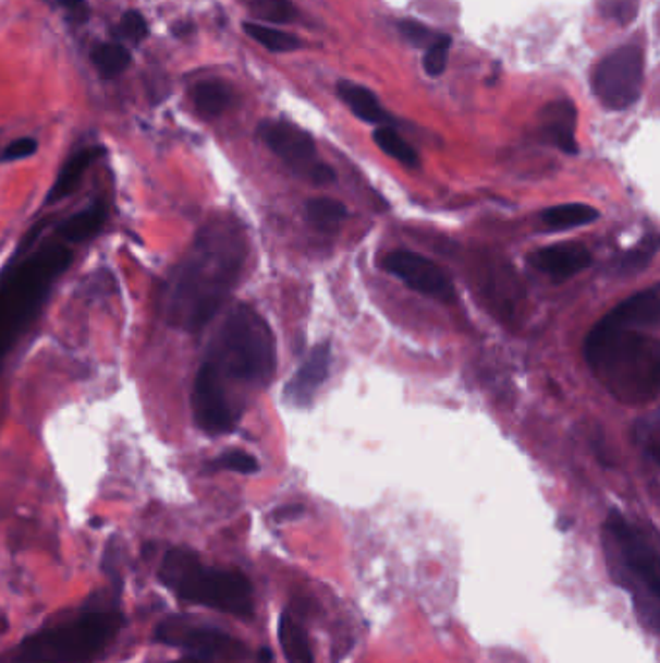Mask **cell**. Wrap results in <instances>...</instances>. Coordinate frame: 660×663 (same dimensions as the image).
<instances>
[{"mask_svg": "<svg viewBox=\"0 0 660 663\" xmlns=\"http://www.w3.org/2000/svg\"><path fill=\"white\" fill-rule=\"evenodd\" d=\"M174 663H213L211 662V658H200V655H194V658H186V660H181V662Z\"/></svg>", "mask_w": 660, "mask_h": 663, "instance_id": "obj_35", "label": "cell"}, {"mask_svg": "<svg viewBox=\"0 0 660 663\" xmlns=\"http://www.w3.org/2000/svg\"><path fill=\"white\" fill-rule=\"evenodd\" d=\"M592 256L587 246L579 243L550 244L530 256V264L548 278L562 284L591 266Z\"/></svg>", "mask_w": 660, "mask_h": 663, "instance_id": "obj_12", "label": "cell"}, {"mask_svg": "<svg viewBox=\"0 0 660 663\" xmlns=\"http://www.w3.org/2000/svg\"><path fill=\"white\" fill-rule=\"evenodd\" d=\"M660 288L639 291L614 306L589 332L583 353L597 381L616 400L647 403L659 394Z\"/></svg>", "mask_w": 660, "mask_h": 663, "instance_id": "obj_2", "label": "cell"}, {"mask_svg": "<svg viewBox=\"0 0 660 663\" xmlns=\"http://www.w3.org/2000/svg\"><path fill=\"white\" fill-rule=\"evenodd\" d=\"M331 349L328 343L316 346L298 366L285 388V398L296 408H306L330 375Z\"/></svg>", "mask_w": 660, "mask_h": 663, "instance_id": "obj_13", "label": "cell"}, {"mask_svg": "<svg viewBox=\"0 0 660 663\" xmlns=\"http://www.w3.org/2000/svg\"><path fill=\"white\" fill-rule=\"evenodd\" d=\"M657 251H659V241L655 237H647L641 243L622 256V261L616 266L618 274L627 276V274H635V272H644L651 264Z\"/></svg>", "mask_w": 660, "mask_h": 663, "instance_id": "obj_26", "label": "cell"}, {"mask_svg": "<svg viewBox=\"0 0 660 663\" xmlns=\"http://www.w3.org/2000/svg\"><path fill=\"white\" fill-rule=\"evenodd\" d=\"M599 219V212L589 204H560L542 212V224L550 231H567L575 227L589 226Z\"/></svg>", "mask_w": 660, "mask_h": 663, "instance_id": "obj_18", "label": "cell"}, {"mask_svg": "<svg viewBox=\"0 0 660 663\" xmlns=\"http://www.w3.org/2000/svg\"><path fill=\"white\" fill-rule=\"evenodd\" d=\"M260 662L261 663H270L271 662L270 648H261V650H260Z\"/></svg>", "mask_w": 660, "mask_h": 663, "instance_id": "obj_36", "label": "cell"}, {"mask_svg": "<svg viewBox=\"0 0 660 663\" xmlns=\"http://www.w3.org/2000/svg\"><path fill=\"white\" fill-rule=\"evenodd\" d=\"M72 262L61 243L47 244L9 266L0 278V359L14 348L17 338L41 311L52 284Z\"/></svg>", "mask_w": 660, "mask_h": 663, "instance_id": "obj_4", "label": "cell"}, {"mask_svg": "<svg viewBox=\"0 0 660 663\" xmlns=\"http://www.w3.org/2000/svg\"><path fill=\"white\" fill-rule=\"evenodd\" d=\"M276 375V338L250 305H236L221 323L201 359L192 390L196 425L208 435L236 427L248 401Z\"/></svg>", "mask_w": 660, "mask_h": 663, "instance_id": "obj_1", "label": "cell"}, {"mask_svg": "<svg viewBox=\"0 0 660 663\" xmlns=\"http://www.w3.org/2000/svg\"><path fill=\"white\" fill-rule=\"evenodd\" d=\"M398 27H400L401 35L407 39L408 44L423 47V49H428L430 45H435L438 37L442 35L435 34L430 27L420 24L417 20H401Z\"/></svg>", "mask_w": 660, "mask_h": 663, "instance_id": "obj_30", "label": "cell"}, {"mask_svg": "<svg viewBox=\"0 0 660 663\" xmlns=\"http://www.w3.org/2000/svg\"><path fill=\"white\" fill-rule=\"evenodd\" d=\"M258 134L261 142L296 174H303L318 186L335 181V171L320 161L313 136L293 122L264 121L258 126Z\"/></svg>", "mask_w": 660, "mask_h": 663, "instance_id": "obj_9", "label": "cell"}, {"mask_svg": "<svg viewBox=\"0 0 660 663\" xmlns=\"http://www.w3.org/2000/svg\"><path fill=\"white\" fill-rule=\"evenodd\" d=\"M37 152V142L34 138H17L14 142H10L2 157L7 161H17V159H26V157L34 156Z\"/></svg>", "mask_w": 660, "mask_h": 663, "instance_id": "obj_33", "label": "cell"}, {"mask_svg": "<svg viewBox=\"0 0 660 663\" xmlns=\"http://www.w3.org/2000/svg\"><path fill=\"white\" fill-rule=\"evenodd\" d=\"M91 61L103 79H114L131 67V52L122 45L103 44L94 49Z\"/></svg>", "mask_w": 660, "mask_h": 663, "instance_id": "obj_24", "label": "cell"}, {"mask_svg": "<svg viewBox=\"0 0 660 663\" xmlns=\"http://www.w3.org/2000/svg\"><path fill=\"white\" fill-rule=\"evenodd\" d=\"M211 468L236 471V473H256L260 466L253 454L244 453V450H227L219 456L216 462L211 463Z\"/></svg>", "mask_w": 660, "mask_h": 663, "instance_id": "obj_29", "label": "cell"}, {"mask_svg": "<svg viewBox=\"0 0 660 663\" xmlns=\"http://www.w3.org/2000/svg\"><path fill=\"white\" fill-rule=\"evenodd\" d=\"M119 610H86L72 620L44 628L16 648V663H96L122 628Z\"/></svg>", "mask_w": 660, "mask_h": 663, "instance_id": "obj_7", "label": "cell"}, {"mask_svg": "<svg viewBox=\"0 0 660 663\" xmlns=\"http://www.w3.org/2000/svg\"><path fill=\"white\" fill-rule=\"evenodd\" d=\"M645 55L639 45H622L592 69V94L610 111H626L641 97Z\"/></svg>", "mask_w": 660, "mask_h": 663, "instance_id": "obj_8", "label": "cell"}, {"mask_svg": "<svg viewBox=\"0 0 660 663\" xmlns=\"http://www.w3.org/2000/svg\"><path fill=\"white\" fill-rule=\"evenodd\" d=\"M97 156H99V149L87 148L76 152L74 156L70 157L66 166L62 167L61 173L52 184L51 191L47 194V204H57V202L64 201L66 196L76 191L82 177L86 174L89 166L96 161Z\"/></svg>", "mask_w": 660, "mask_h": 663, "instance_id": "obj_16", "label": "cell"}, {"mask_svg": "<svg viewBox=\"0 0 660 663\" xmlns=\"http://www.w3.org/2000/svg\"><path fill=\"white\" fill-rule=\"evenodd\" d=\"M637 443L644 446L645 456H649L652 463H659V423H657V418H652V423L639 421Z\"/></svg>", "mask_w": 660, "mask_h": 663, "instance_id": "obj_31", "label": "cell"}, {"mask_svg": "<svg viewBox=\"0 0 660 663\" xmlns=\"http://www.w3.org/2000/svg\"><path fill=\"white\" fill-rule=\"evenodd\" d=\"M305 513V508L301 505H289L283 506V508H278L276 513H273V518L278 520V522H285V520H293V518H298V516Z\"/></svg>", "mask_w": 660, "mask_h": 663, "instance_id": "obj_34", "label": "cell"}, {"mask_svg": "<svg viewBox=\"0 0 660 663\" xmlns=\"http://www.w3.org/2000/svg\"><path fill=\"white\" fill-rule=\"evenodd\" d=\"M639 0H599L600 16L607 17L618 26H630L639 14Z\"/></svg>", "mask_w": 660, "mask_h": 663, "instance_id": "obj_27", "label": "cell"}, {"mask_svg": "<svg viewBox=\"0 0 660 663\" xmlns=\"http://www.w3.org/2000/svg\"><path fill=\"white\" fill-rule=\"evenodd\" d=\"M192 101L204 117L213 119L229 109V105L233 101V92L225 82L206 80L192 89Z\"/></svg>", "mask_w": 660, "mask_h": 663, "instance_id": "obj_19", "label": "cell"}, {"mask_svg": "<svg viewBox=\"0 0 660 663\" xmlns=\"http://www.w3.org/2000/svg\"><path fill=\"white\" fill-rule=\"evenodd\" d=\"M382 268L420 296L432 297L443 303L455 301V286L450 276L423 254L393 251L383 256Z\"/></svg>", "mask_w": 660, "mask_h": 663, "instance_id": "obj_11", "label": "cell"}, {"mask_svg": "<svg viewBox=\"0 0 660 663\" xmlns=\"http://www.w3.org/2000/svg\"><path fill=\"white\" fill-rule=\"evenodd\" d=\"M156 640L161 644L181 648L186 652H194L200 658H216V655L243 654L244 646L229 637L225 630H219L209 625H200L186 617H167L156 628Z\"/></svg>", "mask_w": 660, "mask_h": 663, "instance_id": "obj_10", "label": "cell"}, {"mask_svg": "<svg viewBox=\"0 0 660 663\" xmlns=\"http://www.w3.org/2000/svg\"><path fill=\"white\" fill-rule=\"evenodd\" d=\"M105 219H107V209L103 204H94L66 219L59 227V236L64 241H86L89 237L96 236L97 231L103 227Z\"/></svg>", "mask_w": 660, "mask_h": 663, "instance_id": "obj_20", "label": "cell"}, {"mask_svg": "<svg viewBox=\"0 0 660 663\" xmlns=\"http://www.w3.org/2000/svg\"><path fill=\"white\" fill-rule=\"evenodd\" d=\"M372 138L376 142V146L382 149L383 154L398 159L403 166H418L417 149L413 148L407 140L401 138L400 132L395 131V129L382 124V126H378L374 131Z\"/></svg>", "mask_w": 660, "mask_h": 663, "instance_id": "obj_22", "label": "cell"}, {"mask_svg": "<svg viewBox=\"0 0 660 663\" xmlns=\"http://www.w3.org/2000/svg\"><path fill=\"white\" fill-rule=\"evenodd\" d=\"M306 216L318 229L335 231V227L343 219H347L349 212L343 202L333 198H313L306 204Z\"/></svg>", "mask_w": 660, "mask_h": 663, "instance_id": "obj_23", "label": "cell"}, {"mask_svg": "<svg viewBox=\"0 0 660 663\" xmlns=\"http://www.w3.org/2000/svg\"><path fill=\"white\" fill-rule=\"evenodd\" d=\"M279 644L288 663H314L313 648L305 627L291 615L283 613L279 619Z\"/></svg>", "mask_w": 660, "mask_h": 663, "instance_id": "obj_17", "label": "cell"}, {"mask_svg": "<svg viewBox=\"0 0 660 663\" xmlns=\"http://www.w3.org/2000/svg\"><path fill=\"white\" fill-rule=\"evenodd\" d=\"M254 16L270 24H291L296 20V9L291 0H244Z\"/></svg>", "mask_w": 660, "mask_h": 663, "instance_id": "obj_25", "label": "cell"}, {"mask_svg": "<svg viewBox=\"0 0 660 663\" xmlns=\"http://www.w3.org/2000/svg\"><path fill=\"white\" fill-rule=\"evenodd\" d=\"M602 538L612 578L632 593L635 610L645 627L657 632L660 617V557L657 543L641 528L627 522L618 510H612L607 518Z\"/></svg>", "mask_w": 660, "mask_h": 663, "instance_id": "obj_5", "label": "cell"}, {"mask_svg": "<svg viewBox=\"0 0 660 663\" xmlns=\"http://www.w3.org/2000/svg\"><path fill=\"white\" fill-rule=\"evenodd\" d=\"M159 580L183 602L198 603L241 619L253 617L250 580L236 570L204 565L194 551L184 547L167 551L159 568Z\"/></svg>", "mask_w": 660, "mask_h": 663, "instance_id": "obj_6", "label": "cell"}, {"mask_svg": "<svg viewBox=\"0 0 660 663\" xmlns=\"http://www.w3.org/2000/svg\"><path fill=\"white\" fill-rule=\"evenodd\" d=\"M540 132L542 136L557 146L560 152L567 156H575L579 152L577 140H575V124H577V111L570 99H560L548 104L540 111Z\"/></svg>", "mask_w": 660, "mask_h": 663, "instance_id": "obj_14", "label": "cell"}, {"mask_svg": "<svg viewBox=\"0 0 660 663\" xmlns=\"http://www.w3.org/2000/svg\"><path fill=\"white\" fill-rule=\"evenodd\" d=\"M450 47H452V37L440 35L435 45H430L426 49L425 70L428 76H440L443 70L448 69V57H450Z\"/></svg>", "mask_w": 660, "mask_h": 663, "instance_id": "obj_28", "label": "cell"}, {"mask_svg": "<svg viewBox=\"0 0 660 663\" xmlns=\"http://www.w3.org/2000/svg\"><path fill=\"white\" fill-rule=\"evenodd\" d=\"M244 32L253 37L254 41L264 45L268 51L291 52L303 47V41L296 35L276 29V27L264 26L258 22H244Z\"/></svg>", "mask_w": 660, "mask_h": 663, "instance_id": "obj_21", "label": "cell"}, {"mask_svg": "<svg viewBox=\"0 0 660 663\" xmlns=\"http://www.w3.org/2000/svg\"><path fill=\"white\" fill-rule=\"evenodd\" d=\"M121 29L122 35H124L126 39H131L132 44H139V41H144L146 35H148V22H146V17L142 16L139 12L132 10V12H126V14L122 16Z\"/></svg>", "mask_w": 660, "mask_h": 663, "instance_id": "obj_32", "label": "cell"}, {"mask_svg": "<svg viewBox=\"0 0 660 663\" xmlns=\"http://www.w3.org/2000/svg\"><path fill=\"white\" fill-rule=\"evenodd\" d=\"M246 254V237L235 219L201 227L163 289L161 311L169 324L191 334L201 330L236 288Z\"/></svg>", "mask_w": 660, "mask_h": 663, "instance_id": "obj_3", "label": "cell"}, {"mask_svg": "<svg viewBox=\"0 0 660 663\" xmlns=\"http://www.w3.org/2000/svg\"><path fill=\"white\" fill-rule=\"evenodd\" d=\"M338 96L360 121L383 124L390 119L388 113L383 111L380 101H378V97L374 96L368 87L358 86L355 82L343 80L338 84Z\"/></svg>", "mask_w": 660, "mask_h": 663, "instance_id": "obj_15", "label": "cell"}]
</instances>
